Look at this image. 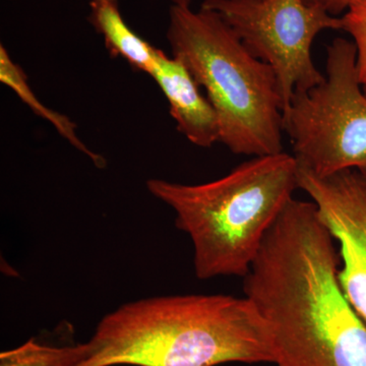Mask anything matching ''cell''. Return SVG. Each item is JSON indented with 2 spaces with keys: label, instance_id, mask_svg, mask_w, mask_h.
Listing matches in <instances>:
<instances>
[{
  "label": "cell",
  "instance_id": "6da1fadb",
  "mask_svg": "<svg viewBox=\"0 0 366 366\" xmlns=\"http://www.w3.org/2000/svg\"><path fill=\"white\" fill-rule=\"evenodd\" d=\"M336 244L314 202L293 197L243 278L277 366H366V322L342 289Z\"/></svg>",
  "mask_w": 366,
  "mask_h": 366
},
{
  "label": "cell",
  "instance_id": "7a4b0ae2",
  "mask_svg": "<svg viewBox=\"0 0 366 366\" xmlns=\"http://www.w3.org/2000/svg\"><path fill=\"white\" fill-rule=\"evenodd\" d=\"M76 366L274 363L268 327L249 298L161 296L105 315Z\"/></svg>",
  "mask_w": 366,
  "mask_h": 366
},
{
  "label": "cell",
  "instance_id": "3957f363",
  "mask_svg": "<svg viewBox=\"0 0 366 366\" xmlns=\"http://www.w3.org/2000/svg\"><path fill=\"white\" fill-rule=\"evenodd\" d=\"M297 168L295 156L281 152L252 158L213 182L152 178L147 189L175 212L177 227L192 239L197 278H244L298 189Z\"/></svg>",
  "mask_w": 366,
  "mask_h": 366
},
{
  "label": "cell",
  "instance_id": "277c9868",
  "mask_svg": "<svg viewBox=\"0 0 366 366\" xmlns=\"http://www.w3.org/2000/svg\"><path fill=\"white\" fill-rule=\"evenodd\" d=\"M166 38L215 109L220 143L235 155L283 151V105L276 74L218 14L171 6Z\"/></svg>",
  "mask_w": 366,
  "mask_h": 366
},
{
  "label": "cell",
  "instance_id": "5b68a950",
  "mask_svg": "<svg viewBox=\"0 0 366 366\" xmlns=\"http://www.w3.org/2000/svg\"><path fill=\"white\" fill-rule=\"evenodd\" d=\"M283 131L301 167L319 177L355 170L366 178V94L352 41L336 38L327 46L324 81L295 92Z\"/></svg>",
  "mask_w": 366,
  "mask_h": 366
},
{
  "label": "cell",
  "instance_id": "8992f818",
  "mask_svg": "<svg viewBox=\"0 0 366 366\" xmlns=\"http://www.w3.org/2000/svg\"><path fill=\"white\" fill-rule=\"evenodd\" d=\"M257 59L273 69L283 112L295 92L325 79L312 60L315 38L324 31H342L341 16L305 0H204Z\"/></svg>",
  "mask_w": 366,
  "mask_h": 366
},
{
  "label": "cell",
  "instance_id": "52a82bcc",
  "mask_svg": "<svg viewBox=\"0 0 366 366\" xmlns=\"http://www.w3.org/2000/svg\"><path fill=\"white\" fill-rule=\"evenodd\" d=\"M297 184L339 244L342 289L366 322V178L355 170L319 177L298 165Z\"/></svg>",
  "mask_w": 366,
  "mask_h": 366
},
{
  "label": "cell",
  "instance_id": "ba28073f",
  "mask_svg": "<svg viewBox=\"0 0 366 366\" xmlns=\"http://www.w3.org/2000/svg\"><path fill=\"white\" fill-rule=\"evenodd\" d=\"M150 76L165 96L180 134L201 148L220 143L215 109L182 60L159 49Z\"/></svg>",
  "mask_w": 366,
  "mask_h": 366
},
{
  "label": "cell",
  "instance_id": "9c48e42d",
  "mask_svg": "<svg viewBox=\"0 0 366 366\" xmlns=\"http://www.w3.org/2000/svg\"><path fill=\"white\" fill-rule=\"evenodd\" d=\"M88 21L103 38L112 57L124 59L132 69L150 76L159 48L132 30L122 16L118 0H89Z\"/></svg>",
  "mask_w": 366,
  "mask_h": 366
},
{
  "label": "cell",
  "instance_id": "30bf717a",
  "mask_svg": "<svg viewBox=\"0 0 366 366\" xmlns=\"http://www.w3.org/2000/svg\"><path fill=\"white\" fill-rule=\"evenodd\" d=\"M0 81L4 85L9 86L18 96L21 102L25 103L37 117L47 120L50 124L53 125L60 137H64L74 149L90 159L96 167L99 169L105 168L106 164H107L105 158L100 154L92 151L81 141L76 132L78 127L71 118L62 113L50 109L49 107L41 102L40 99L36 96L31 88L26 72L21 69L20 64L14 61L11 54L7 51L6 46L2 44L0 45Z\"/></svg>",
  "mask_w": 366,
  "mask_h": 366
},
{
  "label": "cell",
  "instance_id": "8fae6325",
  "mask_svg": "<svg viewBox=\"0 0 366 366\" xmlns=\"http://www.w3.org/2000/svg\"><path fill=\"white\" fill-rule=\"evenodd\" d=\"M88 344L53 346L31 339L0 353V366H76L86 357Z\"/></svg>",
  "mask_w": 366,
  "mask_h": 366
},
{
  "label": "cell",
  "instance_id": "7c38bea8",
  "mask_svg": "<svg viewBox=\"0 0 366 366\" xmlns=\"http://www.w3.org/2000/svg\"><path fill=\"white\" fill-rule=\"evenodd\" d=\"M342 31L350 36L356 50V66L366 94V0H351L341 16Z\"/></svg>",
  "mask_w": 366,
  "mask_h": 366
},
{
  "label": "cell",
  "instance_id": "4fadbf2b",
  "mask_svg": "<svg viewBox=\"0 0 366 366\" xmlns=\"http://www.w3.org/2000/svg\"><path fill=\"white\" fill-rule=\"evenodd\" d=\"M305 1L325 9L332 16H341L345 13L351 0H305Z\"/></svg>",
  "mask_w": 366,
  "mask_h": 366
},
{
  "label": "cell",
  "instance_id": "5bb4252c",
  "mask_svg": "<svg viewBox=\"0 0 366 366\" xmlns=\"http://www.w3.org/2000/svg\"><path fill=\"white\" fill-rule=\"evenodd\" d=\"M168 1L175 6H192L194 0H168Z\"/></svg>",
  "mask_w": 366,
  "mask_h": 366
}]
</instances>
